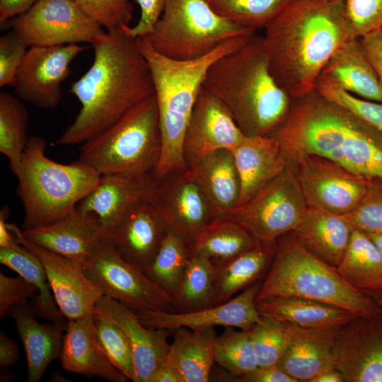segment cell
Here are the masks:
<instances>
[{"label":"cell","mask_w":382,"mask_h":382,"mask_svg":"<svg viewBox=\"0 0 382 382\" xmlns=\"http://www.w3.org/2000/svg\"><path fill=\"white\" fill-rule=\"evenodd\" d=\"M8 316L13 318L23 345L28 380L38 382L49 364L59 358L67 323L64 319L41 324L36 320L33 306L28 303L13 306Z\"/></svg>","instance_id":"cell-27"},{"label":"cell","mask_w":382,"mask_h":382,"mask_svg":"<svg viewBox=\"0 0 382 382\" xmlns=\"http://www.w3.org/2000/svg\"><path fill=\"white\" fill-rule=\"evenodd\" d=\"M28 47L13 30L0 37V87L11 86Z\"/></svg>","instance_id":"cell-48"},{"label":"cell","mask_w":382,"mask_h":382,"mask_svg":"<svg viewBox=\"0 0 382 382\" xmlns=\"http://www.w3.org/2000/svg\"><path fill=\"white\" fill-rule=\"evenodd\" d=\"M173 341L169 354L183 382H207L215 363L214 328L192 330L180 328L173 331Z\"/></svg>","instance_id":"cell-33"},{"label":"cell","mask_w":382,"mask_h":382,"mask_svg":"<svg viewBox=\"0 0 382 382\" xmlns=\"http://www.w3.org/2000/svg\"><path fill=\"white\" fill-rule=\"evenodd\" d=\"M352 231L342 215L307 207L300 224L291 233L308 251L337 268L347 248Z\"/></svg>","instance_id":"cell-28"},{"label":"cell","mask_w":382,"mask_h":382,"mask_svg":"<svg viewBox=\"0 0 382 382\" xmlns=\"http://www.w3.org/2000/svg\"><path fill=\"white\" fill-rule=\"evenodd\" d=\"M219 14L241 26L265 28L295 0H207Z\"/></svg>","instance_id":"cell-40"},{"label":"cell","mask_w":382,"mask_h":382,"mask_svg":"<svg viewBox=\"0 0 382 382\" xmlns=\"http://www.w3.org/2000/svg\"><path fill=\"white\" fill-rule=\"evenodd\" d=\"M248 330L258 366L277 365L286 351L289 334L278 322L262 318Z\"/></svg>","instance_id":"cell-43"},{"label":"cell","mask_w":382,"mask_h":382,"mask_svg":"<svg viewBox=\"0 0 382 382\" xmlns=\"http://www.w3.org/2000/svg\"><path fill=\"white\" fill-rule=\"evenodd\" d=\"M86 48L80 44L29 47L10 86L14 94L35 107L55 108L72 61Z\"/></svg>","instance_id":"cell-13"},{"label":"cell","mask_w":382,"mask_h":382,"mask_svg":"<svg viewBox=\"0 0 382 382\" xmlns=\"http://www.w3.org/2000/svg\"><path fill=\"white\" fill-rule=\"evenodd\" d=\"M257 240L238 223L214 218L201 231L190 248L191 254L203 255L214 262L226 261L255 245Z\"/></svg>","instance_id":"cell-36"},{"label":"cell","mask_w":382,"mask_h":382,"mask_svg":"<svg viewBox=\"0 0 382 382\" xmlns=\"http://www.w3.org/2000/svg\"><path fill=\"white\" fill-rule=\"evenodd\" d=\"M260 285L261 282H256L233 299L196 311L136 313L146 327L170 332L180 328L198 330L215 326L237 328L248 331L263 320L255 306Z\"/></svg>","instance_id":"cell-16"},{"label":"cell","mask_w":382,"mask_h":382,"mask_svg":"<svg viewBox=\"0 0 382 382\" xmlns=\"http://www.w3.org/2000/svg\"><path fill=\"white\" fill-rule=\"evenodd\" d=\"M379 306L382 311V291L366 293Z\"/></svg>","instance_id":"cell-58"},{"label":"cell","mask_w":382,"mask_h":382,"mask_svg":"<svg viewBox=\"0 0 382 382\" xmlns=\"http://www.w3.org/2000/svg\"><path fill=\"white\" fill-rule=\"evenodd\" d=\"M86 276L103 295L135 312L174 311L172 296L125 260L107 238L83 263Z\"/></svg>","instance_id":"cell-11"},{"label":"cell","mask_w":382,"mask_h":382,"mask_svg":"<svg viewBox=\"0 0 382 382\" xmlns=\"http://www.w3.org/2000/svg\"><path fill=\"white\" fill-rule=\"evenodd\" d=\"M358 38L382 86V30Z\"/></svg>","instance_id":"cell-52"},{"label":"cell","mask_w":382,"mask_h":382,"mask_svg":"<svg viewBox=\"0 0 382 382\" xmlns=\"http://www.w3.org/2000/svg\"><path fill=\"white\" fill-rule=\"evenodd\" d=\"M163 180L151 202L166 226L181 236L190 248L214 219L212 207L202 189L185 171Z\"/></svg>","instance_id":"cell-20"},{"label":"cell","mask_w":382,"mask_h":382,"mask_svg":"<svg viewBox=\"0 0 382 382\" xmlns=\"http://www.w3.org/2000/svg\"><path fill=\"white\" fill-rule=\"evenodd\" d=\"M140 8V17L137 24L128 26L127 31L134 38L147 36L159 19L166 0H134Z\"/></svg>","instance_id":"cell-50"},{"label":"cell","mask_w":382,"mask_h":382,"mask_svg":"<svg viewBox=\"0 0 382 382\" xmlns=\"http://www.w3.org/2000/svg\"><path fill=\"white\" fill-rule=\"evenodd\" d=\"M255 306L262 318L307 329L341 328L357 317L345 309L298 297H270L255 302Z\"/></svg>","instance_id":"cell-29"},{"label":"cell","mask_w":382,"mask_h":382,"mask_svg":"<svg viewBox=\"0 0 382 382\" xmlns=\"http://www.w3.org/2000/svg\"><path fill=\"white\" fill-rule=\"evenodd\" d=\"M66 371L86 376H98L111 382L129 381L108 359L94 330L93 313L68 320L59 358Z\"/></svg>","instance_id":"cell-22"},{"label":"cell","mask_w":382,"mask_h":382,"mask_svg":"<svg viewBox=\"0 0 382 382\" xmlns=\"http://www.w3.org/2000/svg\"><path fill=\"white\" fill-rule=\"evenodd\" d=\"M337 270L345 282L358 291L364 294L382 291V255L365 233L352 229Z\"/></svg>","instance_id":"cell-34"},{"label":"cell","mask_w":382,"mask_h":382,"mask_svg":"<svg viewBox=\"0 0 382 382\" xmlns=\"http://www.w3.org/2000/svg\"><path fill=\"white\" fill-rule=\"evenodd\" d=\"M314 91L347 108L382 133V103L353 96L323 75L318 77Z\"/></svg>","instance_id":"cell-44"},{"label":"cell","mask_w":382,"mask_h":382,"mask_svg":"<svg viewBox=\"0 0 382 382\" xmlns=\"http://www.w3.org/2000/svg\"><path fill=\"white\" fill-rule=\"evenodd\" d=\"M15 94L0 92V153L9 161L11 169L19 165L27 145L28 112Z\"/></svg>","instance_id":"cell-39"},{"label":"cell","mask_w":382,"mask_h":382,"mask_svg":"<svg viewBox=\"0 0 382 382\" xmlns=\"http://www.w3.org/2000/svg\"><path fill=\"white\" fill-rule=\"evenodd\" d=\"M185 172L205 194L214 218L237 205L241 185L231 150L214 151L187 167Z\"/></svg>","instance_id":"cell-31"},{"label":"cell","mask_w":382,"mask_h":382,"mask_svg":"<svg viewBox=\"0 0 382 382\" xmlns=\"http://www.w3.org/2000/svg\"><path fill=\"white\" fill-rule=\"evenodd\" d=\"M270 136L289 164L318 156L369 180H382V133L315 91L293 99L288 118Z\"/></svg>","instance_id":"cell-3"},{"label":"cell","mask_w":382,"mask_h":382,"mask_svg":"<svg viewBox=\"0 0 382 382\" xmlns=\"http://www.w3.org/2000/svg\"><path fill=\"white\" fill-rule=\"evenodd\" d=\"M220 381L234 382H298L296 379L281 369L277 365L257 366L239 376H233L227 372L218 377ZM217 380V381H218Z\"/></svg>","instance_id":"cell-51"},{"label":"cell","mask_w":382,"mask_h":382,"mask_svg":"<svg viewBox=\"0 0 382 382\" xmlns=\"http://www.w3.org/2000/svg\"><path fill=\"white\" fill-rule=\"evenodd\" d=\"M127 27L105 31L91 43L93 62L69 91L81 108L53 145L83 144L154 94L148 62Z\"/></svg>","instance_id":"cell-1"},{"label":"cell","mask_w":382,"mask_h":382,"mask_svg":"<svg viewBox=\"0 0 382 382\" xmlns=\"http://www.w3.org/2000/svg\"><path fill=\"white\" fill-rule=\"evenodd\" d=\"M46 140L30 136L22 158L13 170L23 206V229L53 223L76 210L99 183L101 175L78 160L65 164L45 154Z\"/></svg>","instance_id":"cell-7"},{"label":"cell","mask_w":382,"mask_h":382,"mask_svg":"<svg viewBox=\"0 0 382 382\" xmlns=\"http://www.w3.org/2000/svg\"><path fill=\"white\" fill-rule=\"evenodd\" d=\"M105 31L129 25L133 5L130 0H74Z\"/></svg>","instance_id":"cell-46"},{"label":"cell","mask_w":382,"mask_h":382,"mask_svg":"<svg viewBox=\"0 0 382 382\" xmlns=\"http://www.w3.org/2000/svg\"><path fill=\"white\" fill-rule=\"evenodd\" d=\"M357 37L382 30V0H344Z\"/></svg>","instance_id":"cell-47"},{"label":"cell","mask_w":382,"mask_h":382,"mask_svg":"<svg viewBox=\"0 0 382 382\" xmlns=\"http://www.w3.org/2000/svg\"><path fill=\"white\" fill-rule=\"evenodd\" d=\"M231 151L241 185L236 207L248 202L288 166L279 142L271 136H245Z\"/></svg>","instance_id":"cell-26"},{"label":"cell","mask_w":382,"mask_h":382,"mask_svg":"<svg viewBox=\"0 0 382 382\" xmlns=\"http://www.w3.org/2000/svg\"><path fill=\"white\" fill-rule=\"evenodd\" d=\"M190 256V248L186 241L167 227L144 273L173 298Z\"/></svg>","instance_id":"cell-38"},{"label":"cell","mask_w":382,"mask_h":382,"mask_svg":"<svg viewBox=\"0 0 382 382\" xmlns=\"http://www.w3.org/2000/svg\"><path fill=\"white\" fill-rule=\"evenodd\" d=\"M265 29L270 71L292 99L313 91L328 60L357 37L344 1L295 0Z\"/></svg>","instance_id":"cell-2"},{"label":"cell","mask_w":382,"mask_h":382,"mask_svg":"<svg viewBox=\"0 0 382 382\" xmlns=\"http://www.w3.org/2000/svg\"><path fill=\"white\" fill-rule=\"evenodd\" d=\"M9 211L10 209L7 206L3 207L0 211V247H6L15 241L7 226L6 219Z\"/></svg>","instance_id":"cell-56"},{"label":"cell","mask_w":382,"mask_h":382,"mask_svg":"<svg viewBox=\"0 0 382 382\" xmlns=\"http://www.w3.org/2000/svg\"><path fill=\"white\" fill-rule=\"evenodd\" d=\"M307 207L296 175L288 165L245 204L214 218L238 223L258 241H275L298 226Z\"/></svg>","instance_id":"cell-10"},{"label":"cell","mask_w":382,"mask_h":382,"mask_svg":"<svg viewBox=\"0 0 382 382\" xmlns=\"http://www.w3.org/2000/svg\"><path fill=\"white\" fill-rule=\"evenodd\" d=\"M376 244L382 255V234H367Z\"/></svg>","instance_id":"cell-59"},{"label":"cell","mask_w":382,"mask_h":382,"mask_svg":"<svg viewBox=\"0 0 382 382\" xmlns=\"http://www.w3.org/2000/svg\"><path fill=\"white\" fill-rule=\"evenodd\" d=\"M36 292L37 287L21 276L10 277L0 272V318L8 316L13 306L28 303Z\"/></svg>","instance_id":"cell-49"},{"label":"cell","mask_w":382,"mask_h":382,"mask_svg":"<svg viewBox=\"0 0 382 382\" xmlns=\"http://www.w3.org/2000/svg\"><path fill=\"white\" fill-rule=\"evenodd\" d=\"M151 382H183L182 376L169 352L154 374Z\"/></svg>","instance_id":"cell-54"},{"label":"cell","mask_w":382,"mask_h":382,"mask_svg":"<svg viewBox=\"0 0 382 382\" xmlns=\"http://www.w3.org/2000/svg\"><path fill=\"white\" fill-rule=\"evenodd\" d=\"M18 345L2 332H0V364L9 367L17 363L19 359Z\"/></svg>","instance_id":"cell-55"},{"label":"cell","mask_w":382,"mask_h":382,"mask_svg":"<svg viewBox=\"0 0 382 382\" xmlns=\"http://www.w3.org/2000/svg\"><path fill=\"white\" fill-rule=\"evenodd\" d=\"M4 25L15 32L28 47L91 44L105 32L74 0H38Z\"/></svg>","instance_id":"cell-12"},{"label":"cell","mask_w":382,"mask_h":382,"mask_svg":"<svg viewBox=\"0 0 382 382\" xmlns=\"http://www.w3.org/2000/svg\"><path fill=\"white\" fill-rule=\"evenodd\" d=\"M284 325L289 342L277 364L281 369L298 382H311L320 374L335 368L333 346L342 327L307 329Z\"/></svg>","instance_id":"cell-25"},{"label":"cell","mask_w":382,"mask_h":382,"mask_svg":"<svg viewBox=\"0 0 382 382\" xmlns=\"http://www.w3.org/2000/svg\"><path fill=\"white\" fill-rule=\"evenodd\" d=\"M7 226L14 239L33 253L41 262L63 316L67 320H73L92 314L103 293L86 276L82 264L28 240L15 224L7 222Z\"/></svg>","instance_id":"cell-15"},{"label":"cell","mask_w":382,"mask_h":382,"mask_svg":"<svg viewBox=\"0 0 382 382\" xmlns=\"http://www.w3.org/2000/svg\"><path fill=\"white\" fill-rule=\"evenodd\" d=\"M93 319L96 336L103 352L129 381L134 382L133 353L126 335L117 324L95 312Z\"/></svg>","instance_id":"cell-42"},{"label":"cell","mask_w":382,"mask_h":382,"mask_svg":"<svg viewBox=\"0 0 382 382\" xmlns=\"http://www.w3.org/2000/svg\"><path fill=\"white\" fill-rule=\"evenodd\" d=\"M81 144L79 160L100 175L154 174L161 152L155 93Z\"/></svg>","instance_id":"cell-8"},{"label":"cell","mask_w":382,"mask_h":382,"mask_svg":"<svg viewBox=\"0 0 382 382\" xmlns=\"http://www.w3.org/2000/svg\"><path fill=\"white\" fill-rule=\"evenodd\" d=\"M251 36L230 38L207 54L185 61L166 57L145 37L136 38L152 75L158 105L161 152L154 172L156 179L187 170L183 155L185 134L207 70L217 59L239 48Z\"/></svg>","instance_id":"cell-5"},{"label":"cell","mask_w":382,"mask_h":382,"mask_svg":"<svg viewBox=\"0 0 382 382\" xmlns=\"http://www.w3.org/2000/svg\"><path fill=\"white\" fill-rule=\"evenodd\" d=\"M166 229L154 206L145 201L128 212L108 240L125 260L144 272Z\"/></svg>","instance_id":"cell-24"},{"label":"cell","mask_w":382,"mask_h":382,"mask_svg":"<svg viewBox=\"0 0 382 382\" xmlns=\"http://www.w3.org/2000/svg\"><path fill=\"white\" fill-rule=\"evenodd\" d=\"M342 216L352 229L366 234H382V180H370L359 203Z\"/></svg>","instance_id":"cell-45"},{"label":"cell","mask_w":382,"mask_h":382,"mask_svg":"<svg viewBox=\"0 0 382 382\" xmlns=\"http://www.w3.org/2000/svg\"><path fill=\"white\" fill-rule=\"evenodd\" d=\"M158 183L154 174L141 177L101 175L97 187L76 206L82 216L110 234L135 206L154 197Z\"/></svg>","instance_id":"cell-18"},{"label":"cell","mask_w":382,"mask_h":382,"mask_svg":"<svg viewBox=\"0 0 382 382\" xmlns=\"http://www.w3.org/2000/svg\"><path fill=\"white\" fill-rule=\"evenodd\" d=\"M333 357L345 382H382V316H357L342 327Z\"/></svg>","instance_id":"cell-17"},{"label":"cell","mask_w":382,"mask_h":382,"mask_svg":"<svg viewBox=\"0 0 382 382\" xmlns=\"http://www.w3.org/2000/svg\"><path fill=\"white\" fill-rule=\"evenodd\" d=\"M277 247L275 241H258L239 255L226 261L214 262L216 276L213 306L228 301L267 274Z\"/></svg>","instance_id":"cell-32"},{"label":"cell","mask_w":382,"mask_h":382,"mask_svg":"<svg viewBox=\"0 0 382 382\" xmlns=\"http://www.w3.org/2000/svg\"><path fill=\"white\" fill-rule=\"evenodd\" d=\"M216 265L209 258L191 254L173 295L174 311H192L213 306Z\"/></svg>","instance_id":"cell-37"},{"label":"cell","mask_w":382,"mask_h":382,"mask_svg":"<svg viewBox=\"0 0 382 382\" xmlns=\"http://www.w3.org/2000/svg\"><path fill=\"white\" fill-rule=\"evenodd\" d=\"M256 30L216 13L207 0H166L163 12L145 37L161 54L185 61L203 57L224 41Z\"/></svg>","instance_id":"cell-9"},{"label":"cell","mask_w":382,"mask_h":382,"mask_svg":"<svg viewBox=\"0 0 382 382\" xmlns=\"http://www.w3.org/2000/svg\"><path fill=\"white\" fill-rule=\"evenodd\" d=\"M293 163L296 165L294 171L307 206L335 214L343 215L354 209L366 194L370 183L369 180L318 156H306Z\"/></svg>","instance_id":"cell-14"},{"label":"cell","mask_w":382,"mask_h":382,"mask_svg":"<svg viewBox=\"0 0 382 382\" xmlns=\"http://www.w3.org/2000/svg\"><path fill=\"white\" fill-rule=\"evenodd\" d=\"M326 1H332V2H341V1H344V0H326Z\"/></svg>","instance_id":"cell-60"},{"label":"cell","mask_w":382,"mask_h":382,"mask_svg":"<svg viewBox=\"0 0 382 382\" xmlns=\"http://www.w3.org/2000/svg\"><path fill=\"white\" fill-rule=\"evenodd\" d=\"M0 262L35 286L38 290L32 305L37 317L51 322L64 320L49 285L45 269L38 257L16 240L6 247H0Z\"/></svg>","instance_id":"cell-35"},{"label":"cell","mask_w":382,"mask_h":382,"mask_svg":"<svg viewBox=\"0 0 382 382\" xmlns=\"http://www.w3.org/2000/svg\"><path fill=\"white\" fill-rule=\"evenodd\" d=\"M245 137L226 108L202 86L183 141L187 168L214 151L233 149Z\"/></svg>","instance_id":"cell-19"},{"label":"cell","mask_w":382,"mask_h":382,"mask_svg":"<svg viewBox=\"0 0 382 382\" xmlns=\"http://www.w3.org/2000/svg\"><path fill=\"white\" fill-rule=\"evenodd\" d=\"M203 87L222 103L246 137L271 135L286 120L293 103L272 76L262 37L255 35L217 59Z\"/></svg>","instance_id":"cell-4"},{"label":"cell","mask_w":382,"mask_h":382,"mask_svg":"<svg viewBox=\"0 0 382 382\" xmlns=\"http://www.w3.org/2000/svg\"><path fill=\"white\" fill-rule=\"evenodd\" d=\"M277 239L272 262L255 302L275 296L298 297L339 307L358 317L382 316L369 296L347 284L336 267L308 251L291 232Z\"/></svg>","instance_id":"cell-6"},{"label":"cell","mask_w":382,"mask_h":382,"mask_svg":"<svg viewBox=\"0 0 382 382\" xmlns=\"http://www.w3.org/2000/svg\"><path fill=\"white\" fill-rule=\"evenodd\" d=\"M320 75L353 96L382 103V86L358 37L342 45Z\"/></svg>","instance_id":"cell-30"},{"label":"cell","mask_w":382,"mask_h":382,"mask_svg":"<svg viewBox=\"0 0 382 382\" xmlns=\"http://www.w3.org/2000/svg\"><path fill=\"white\" fill-rule=\"evenodd\" d=\"M311 382H345L342 374L335 368L327 370L315 378Z\"/></svg>","instance_id":"cell-57"},{"label":"cell","mask_w":382,"mask_h":382,"mask_svg":"<svg viewBox=\"0 0 382 382\" xmlns=\"http://www.w3.org/2000/svg\"><path fill=\"white\" fill-rule=\"evenodd\" d=\"M227 327L214 342L215 362L233 376L258 366L248 331Z\"/></svg>","instance_id":"cell-41"},{"label":"cell","mask_w":382,"mask_h":382,"mask_svg":"<svg viewBox=\"0 0 382 382\" xmlns=\"http://www.w3.org/2000/svg\"><path fill=\"white\" fill-rule=\"evenodd\" d=\"M21 231L28 240L81 264L108 238L94 221L76 209L50 224Z\"/></svg>","instance_id":"cell-23"},{"label":"cell","mask_w":382,"mask_h":382,"mask_svg":"<svg viewBox=\"0 0 382 382\" xmlns=\"http://www.w3.org/2000/svg\"><path fill=\"white\" fill-rule=\"evenodd\" d=\"M93 312L117 324L126 335L133 353L134 382H151L170 350L167 331L146 327L134 311L105 295Z\"/></svg>","instance_id":"cell-21"},{"label":"cell","mask_w":382,"mask_h":382,"mask_svg":"<svg viewBox=\"0 0 382 382\" xmlns=\"http://www.w3.org/2000/svg\"><path fill=\"white\" fill-rule=\"evenodd\" d=\"M38 0H0V25L25 13Z\"/></svg>","instance_id":"cell-53"}]
</instances>
